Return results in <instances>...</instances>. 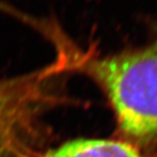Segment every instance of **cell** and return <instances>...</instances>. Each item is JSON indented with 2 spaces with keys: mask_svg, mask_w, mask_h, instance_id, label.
Returning <instances> with one entry per match:
<instances>
[{
  "mask_svg": "<svg viewBox=\"0 0 157 157\" xmlns=\"http://www.w3.org/2000/svg\"><path fill=\"white\" fill-rule=\"evenodd\" d=\"M67 71L90 78L113 111L117 137L157 157V30L140 47L100 54L94 48L61 46Z\"/></svg>",
  "mask_w": 157,
  "mask_h": 157,
  "instance_id": "cell-1",
  "label": "cell"
},
{
  "mask_svg": "<svg viewBox=\"0 0 157 157\" xmlns=\"http://www.w3.org/2000/svg\"><path fill=\"white\" fill-rule=\"evenodd\" d=\"M66 71L58 56L52 64L15 78L0 80V143H19L20 136L33 123L39 111L53 102L50 85Z\"/></svg>",
  "mask_w": 157,
  "mask_h": 157,
  "instance_id": "cell-2",
  "label": "cell"
},
{
  "mask_svg": "<svg viewBox=\"0 0 157 157\" xmlns=\"http://www.w3.org/2000/svg\"><path fill=\"white\" fill-rule=\"evenodd\" d=\"M17 157H151L120 138H78L42 152L25 151Z\"/></svg>",
  "mask_w": 157,
  "mask_h": 157,
  "instance_id": "cell-3",
  "label": "cell"
},
{
  "mask_svg": "<svg viewBox=\"0 0 157 157\" xmlns=\"http://www.w3.org/2000/svg\"><path fill=\"white\" fill-rule=\"evenodd\" d=\"M19 145L16 143H0V157H7V155H15L17 157L21 151H23L18 147Z\"/></svg>",
  "mask_w": 157,
  "mask_h": 157,
  "instance_id": "cell-4",
  "label": "cell"
}]
</instances>
